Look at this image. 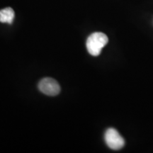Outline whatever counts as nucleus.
Wrapping results in <instances>:
<instances>
[{
	"label": "nucleus",
	"mask_w": 153,
	"mask_h": 153,
	"mask_svg": "<svg viewBox=\"0 0 153 153\" xmlns=\"http://www.w3.org/2000/svg\"><path fill=\"white\" fill-rule=\"evenodd\" d=\"M108 42V38L106 34L101 32H95L88 37L86 46L89 54L93 56H98Z\"/></svg>",
	"instance_id": "f257e3e1"
},
{
	"label": "nucleus",
	"mask_w": 153,
	"mask_h": 153,
	"mask_svg": "<svg viewBox=\"0 0 153 153\" xmlns=\"http://www.w3.org/2000/svg\"><path fill=\"white\" fill-rule=\"evenodd\" d=\"M104 139L107 146L111 150H120L125 145V140L123 137L116 129L113 128L106 130L104 135Z\"/></svg>",
	"instance_id": "f03ea898"
},
{
	"label": "nucleus",
	"mask_w": 153,
	"mask_h": 153,
	"mask_svg": "<svg viewBox=\"0 0 153 153\" xmlns=\"http://www.w3.org/2000/svg\"><path fill=\"white\" fill-rule=\"evenodd\" d=\"M38 89L44 94L51 97L57 95L60 91V87L58 82L51 77L41 79L38 84Z\"/></svg>",
	"instance_id": "7ed1b4c3"
},
{
	"label": "nucleus",
	"mask_w": 153,
	"mask_h": 153,
	"mask_svg": "<svg viewBox=\"0 0 153 153\" xmlns=\"http://www.w3.org/2000/svg\"><path fill=\"white\" fill-rule=\"evenodd\" d=\"M14 11L11 7H7L0 10V22L11 24L14 19Z\"/></svg>",
	"instance_id": "20e7f679"
}]
</instances>
